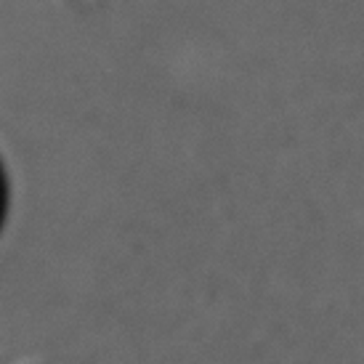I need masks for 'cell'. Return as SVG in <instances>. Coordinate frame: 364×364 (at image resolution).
<instances>
[{
    "label": "cell",
    "mask_w": 364,
    "mask_h": 364,
    "mask_svg": "<svg viewBox=\"0 0 364 364\" xmlns=\"http://www.w3.org/2000/svg\"><path fill=\"white\" fill-rule=\"evenodd\" d=\"M6 200H9V194H6V181H3V173H0V226H3V218H6Z\"/></svg>",
    "instance_id": "obj_1"
}]
</instances>
